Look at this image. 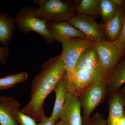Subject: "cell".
<instances>
[{"mask_svg": "<svg viewBox=\"0 0 125 125\" xmlns=\"http://www.w3.org/2000/svg\"><path fill=\"white\" fill-rule=\"evenodd\" d=\"M65 72L61 54L45 62L32 81L30 101L20 111L37 122L42 120L46 117L43 109L45 99Z\"/></svg>", "mask_w": 125, "mask_h": 125, "instance_id": "1", "label": "cell"}, {"mask_svg": "<svg viewBox=\"0 0 125 125\" xmlns=\"http://www.w3.org/2000/svg\"><path fill=\"white\" fill-rule=\"evenodd\" d=\"M39 5L35 15L47 22H56L70 20L76 14L77 4L70 1L61 0H33Z\"/></svg>", "mask_w": 125, "mask_h": 125, "instance_id": "2", "label": "cell"}, {"mask_svg": "<svg viewBox=\"0 0 125 125\" xmlns=\"http://www.w3.org/2000/svg\"><path fill=\"white\" fill-rule=\"evenodd\" d=\"M36 9L32 6H24L18 10L15 18L18 30L26 34L30 31L36 32L40 34L47 43H53L55 40L48 30L47 22L35 16Z\"/></svg>", "mask_w": 125, "mask_h": 125, "instance_id": "3", "label": "cell"}, {"mask_svg": "<svg viewBox=\"0 0 125 125\" xmlns=\"http://www.w3.org/2000/svg\"><path fill=\"white\" fill-rule=\"evenodd\" d=\"M108 94L106 81L102 79L90 85L78 97L83 109L84 125H88L92 113L104 102Z\"/></svg>", "mask_w": 125, "mask_h": 125, "instance_id": "4", "label": "cell"}, {"mask_svg": "<svg viewBox=\"0 0 125 125\" xmlns=\"http://www.w3.org/2000/svg\"><path fill=\"white\" fill-rule=\"evenodd\" d=\"M94 42L88 39L81 38H70L61 42L62 48L61 56L67 75L75 69L81 54L93 47Z\"/></svg>", "mask_w": 125, "mask_h": 125, "instance_id": "5", "label": "cell"}, {"mask_svg": "<svg viewBox=\"0 0 125 125\" xmlns=\"http://www.w3.org/2000/svg\"><path fill=\"white\" fill-rule=\"evenodd\" d=\"M68 22L84 34L87 38L94 42L108 40L102 24L91 16L76 14Z\"/></svg>", "mask_w": 125, "mask_h": 125, "instance_id": "6", "label": "cell"}, {"mask_svg": "<svg viewBox=\"0 0 125 125\" xmlns=\"http://www.w3.org/2000/svg\"><path fill=\"white\" fill-rule=\"evenodd\" d=\"M93 47L98 55L106 75L125 54L120 51L113 42L108 40L95 42Z\"/></svg>", "mask_w": 125, "mask_h": 125, "instance_id": "7", "label": "cell"}, {"mask_svg": "<svg viewBox=\"0 0 125 125\" xmlns=\"http://www.w3.org/2000/svg\"><path fill=\"white\" fill-rule=\"evenodd\" d=\"M75 68L88 72L94 77L95 82L105 79L106 74L101 64L98 55L93 47L86 49L81 54Z\"/></svg>", "mask_w": 125, "mask_h": 125, "instance_id": "8", "label": "cell"}, {"mask_svg": "<svg viewBox=\"0 0 125 125\" xmlns=\"http://www.w3.org/2000/svg\"><path fill=\"white\" fill-rule=\"evenodd\" d=\"M78 97L68 93L58 121L62 125H84Z\"/></svg>", "mask_w": 125, "mask_h": 125, "instance_id": "9", "label": "cell"}, {"mask_svg": "<svg viewBox=\"0 0 125 125\" xmlns=\"http://www.w3.org/2000/svg\"><path fill=\"white\" fill-rule=\"evenodd\" d=\"M67 76L68 92L78 97L90 85L95 82L91 74L79 68H75L71 73Z\"/></svg>", "mask_w": 125, "mask_h": 125, "instance_id": "10", "label": "cell"}, {"mask_svg": "<svg viewBox=\"0 0 125 125\" xmlns=\"http://www.w3.org/2000/svg\"><path fill=\"white\" fill-rule=\"evenodd\" d=\"M47 27L50 34L59 42L74 38H87L84 34L68 21L47 22Z\"/></svg>", "mask_w": 125, "mask_h": 125, "instance_id": "11", "label": "cell"}, {"mask_svg": "<svg viewBox=\"0 0 125 125\" xmlns=\"http://www.w3.org/2000/svg\"><path fill=\"white\" fill-rule=\"evenodd\" d=\"M108 93L119 90L125 83V53L105 77Z\"/></svg>", "mask_w": 125, "mask_h": 125, "instance_id": "12", "label": "cell"}, {"mask_svg": "<svg viewBox=\"0 0 125 125\" xmlns=\"http://www.w3.org/2000/svg\"><path fill=\"white\" fill-rule=\"evenodd\" d=\"M122 6H119L114 16L102 25L105 31L108 41H115L120 35L125 22V12Z\"/></svg>", "mask_w": 125, "mask_h": 125, "instance_id": "13", "label": "cell"}, {"mask_svg": "<svg viewBox=\"0 0 125 125\" xmlns=\"http://www.w3.org/2000/svg\"><path fill=\"white\" fill-rule=\"evenodd\" d=\"M109 114L106 121L107 125H114L119 119L125 116L123 96L121 89L108 94Z\"/></svg>", "mask_w": 125, "mask_h": 125, "instance_id": "14", "label": "cell"}, {"mask_svg": "<svg viewBox=\"0 0 125 125\" xmlns=\"http://www.w3.org/2000/svg\"><path fill=\"white\" fill-rule=\"evenodd\" d=\"M19 102L11 96H0V125H19L15 120L13 112L19 109Z\"/></svg>", "mask_w": 125, "mask_h": 125, "instance_id": "15", "label": "cell"}, {"mask_svg": "<svg viewBox=\"0 0 125 125\" xmlns=\"http://www.w3.org/2000/svg\"><path fill=\"white\" fill-rule=\"evenodd\" d=\"M54 92L56 94L55 101L50 117L57 123L58 121L59 116L64 105L67 94L69 93L68 79L66 72L57 83L54 88Z\"/></svg>", "mask_w": 125, "mask_h": 125, "instance_id": "16", "label": "cell"}, {"mask_svg": "<svg viewBox=\"0 0 125 125\" xmlns=\"http://www.w3.org/2000/svg\"><path fill=\"white\" fill-rule=\"evenodd\" d=\"M15 24V17L0 10V43L2 46L8 47L13 40L14 31L17 28Z\"/></svg>", "mask_w": 125, "mask_h": 125, "instance_id": "17", "label": "cell"}, {"mask_svg": "<svg viewBox=\"0 0 125 125\" xmlns=\"http://www.w3.org/2000/svg\"><path fill=\"white\" fill-rule=\"evenodd\" d=\"M118 6L114 0H101L98 12L104 23L114 16Z\"/></svg>", "mask_w": 125, "mask_h": 125, "instance_id": "18", "label": "cell"}, {"mask_svg": "<svg viewBox=\"0 0 125 125\" xmlns=\"http://www.w3.org/2000/svg\"><path fill=\"white\" fill-rule=\"evenodd\" d=\"M101 0H82L76 7V14L99 15V7Z\"/></svg>", "mask_w": 125, "mask_h": 125, "instance_id": "19", "label": "cell"}, {"mask_svg": "<svg viewBox=\"0 0 125 125\" xmlns=\"http://www.w3.org/2000/svg\"><path fill=\"white\" fill-rule=\"evenodd\" d=\"M28 74L25 72L12 74L0 78V90L10 88L17 84L26 81Z\"/></svg>", "mask_w": 125, "mask_h": 125, "instance_id": "20", "label": "cell"}, {"mask_svg": "<svg viewBox=\"0 0 125 125\" xmlns=\"http://www.w3.org/2000/svg\"><path fill=\"white\" fill-rule=\"evenodd\" d=\"M13 113L19 125H37L36 121L30 117L21 112L19 109H14Z\"/></svg>", "mask_w": 125, "mask_h": 125, "instance_id": "21", "label": "cell"}, {"mask_svg": "<svg viewBox=\"0 0 125 125\" xmlns=\"http://www.w3.org/2000/svg\"><path fill=\"white\" fill-rule=\"evenodd\" d=\"M112 42L120 51L125 53V22L120 35L115 41Z\"/></svg>", "mask_w": 125, "mask_h": 125, "instance_id": "22", "label": "cell"}, {"mask_svg": "<svg viewBox=\"0 0 125 125\" xmlns=\"http://www.w3.org/2000/svg\"><path fill=\"white\" fill-rule=\"evenodd\" d=\"M106 120L102 114L97 112L90 117L88 125H106Z\"/></svg>", "mask_w": 125, "mask_h": 125, "instance_id": "23", "label": "cell"}, {"mask_svg": "<svg viewBox=\"0 0 125 125\" xmlns=\"http://www.w3.org/2000/svg\"><path fill=\"white\" fill-rule=\"evenodd\" d=\"M9 52L8 47L0 46V64L2 65H5L7 63Z\"/></svg>", "mask_w": 125, "mask_h": 125, "instance_id": "24", "label": "cell"}, {"mask_svg": "<svg viewBox=\"0 0 125 125\" xmlns=\"http://www.w3.org/2000/svg\"><path fill=\"white\" fill-rule=\"evenodd\" d=\"M56 123L51 117L46 116L42 120L39 122L37 125H55Z\"/></svg>", "mask_w": 125, "mask_h": 125, "instance_id": "25", "label": "cell"}, {"mask_svg": "<svg viewBox=\"0 0 125 125\" xmlns=\"http://www.w3.org/2000/svg\"><path fill=\"white\" fill-rule=\"evenodd\" d=\"M114 125H125V116L119 119Z\"/></svg>", "mask_w": 125, "mask_h": 125, "instance_id": "26", "label": "cell"}, {"mask_svg": "<svg viewBox=\"0 0 125 125\" xmlns=\"http://www.w3.org/2000/svg\"><path fill=\"white\" fill-rule=\"evenodd\" d=\"M122 93V96H123V103H124V108L125 111V88H122L121 89Z\"/></svg>", "mask_w": 125, "mask_h": 125, "instance_id": "27", "label": "cell"}, {"mask_svg": "<svg viewBox=\"0 0 125 125\" xmlns=\"http://www.w3.org/2000/svg\"><path fill=\"white\" fill-rule=\"evenodd\" d=\"M55 125H62V123L61 122H60L58 121V122H57L56 123Z\"/></svg>", "mask_w": 125, "mask_h": 125, "instance_id": "28", "label": "cell"}, {"mask_svg": "<svg viewBox=\"0 0 125 125\" xmlns=\"http://www.w3.org/2000/svg\"></svg>", "mask_w": 125, "mask_h": 125, "instance_id": "29", "label": "cell"}]
</instances>
